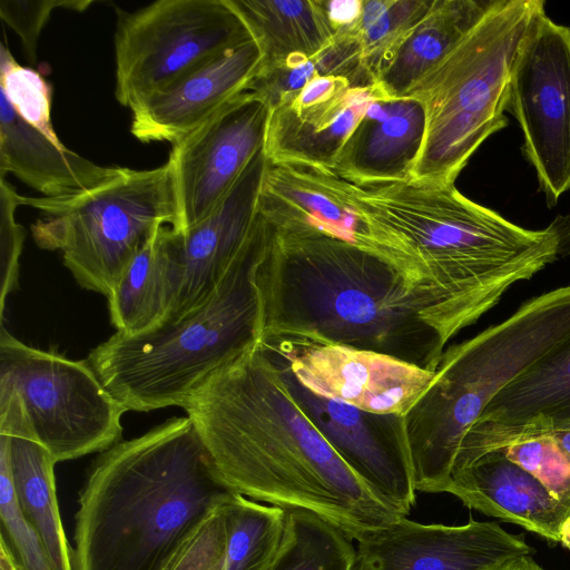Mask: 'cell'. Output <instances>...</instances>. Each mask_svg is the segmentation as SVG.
<instances>
[{
  "label": "cell",
  "mask_w": 570,
  "mask_h": 570,
  "mask_svg": "<svg viewBox=\"0 0 570 570\" xmlns=\"http://www.w3.org/2000/svg\"><path fill=\"white\" fill-rule=\"evenodd\" d=\"M333 188L364 226L361 246L404 279L442 345L475 324L515 283L570 256V215L521 227L452 185L413 180Z\"/></svg>",
  "instance_id": "1"
},
{
  "label": "cell",
  "mask_w": 570,
  "mask_h": 570,
  "mask_svg": "<svg viewBox=\"0 0 570 570\" xmlns=\"http://www.w3.org/2000/svg\"><path fill=\"white\" fill-rule=\"evenodd\" d=\"M180 407L234 493L309 511L355 541L404 518L304 414L261 341L213 374Z\"/></svg>",
  "instance_id": "2"
},
{
  "label": "cell",
  "mask_w": 570,
  "mask_h": 570,
  "mask_svg": "<svg viewBox=\"0 0 570 570\" xmlns=\"http://www.w3.org/2000/svg\"><path fill=\"white\" fill-rule=\"evenodd\" d=\"M268 225L256 271L262 341L344 345L436 370L445 347L390 263L311 227Z\"/></svg>",
  "instance_id": "3"
},
{
  "label": "cell",
  "mask_w": 570,
  "mask_h": 570,
  "mask_svg": "<svg viewBox=\"0 0 570 570\" xmlns=\"http://www.w3.org/2000/svg\"><path fill=\"white\" fill-rule=\"evenodd\" d=\"M230 490L188 416L107 449L78 495L73 570H163Z\"/></svg>",
  "instance_id": "4"
},
{
  "label": "cell",
  "mask_w": 570,
  "mask_h": 570,
  "mask_svg": "<svg viewBox=\"0 0 570 570\" xmlns=\"http://www.w3.org/2000/svg\"><path fill=\"white\" fill-rule=\"evenodd\" d=\"M268 233L258 210L248 238L204 301L147 333L116 332L89 353L88 363L116 402L142 412L181 406L213 374L262 341L256 271Z\"/></svg>",
  "instance_id": "5"
},
{
  "label": "cell",
  "mask_w": 570,
  "mask_h": 570,
  "mask_svg": "<svg viewBox=\"0 0 570 570\" xmlns=\"http://www.w3.org/2000/svg\"><path fill=\"white\" fill-rule=\"evenodd\" d=\"M570 345V285L523 302L504 321L444 348L404 415L415 490L445 493L469 429L512 381Z\"/></svg>",
  "instance_id": "6"
},
{
  "label": "cell",
  "mask_w": 570,
  "mask_h": 570,
  "mask_svg": "<svg viewBox=\"0 0 570 570\" xmlns=\"http://www.w3.org/2000/svg\"><path fill=\"white\" fill-rule=\"evenodd\" d=\"M543 0H497L460 42L403 97L416 99L425 131L409 180L452 185L474 151L505 128L521 43Z\"/></svg>",
  "instance_id": "7"
},
{
  "label": "cell",
  "mask_w": 570,
  "mask_h": 570,
  "mask_svg": "<svg viewBox=\"0 0 570 570\" xmlns=\"http://www.w3.org/2000/svg\"><path fill=\"white\" fill-rule=\"evenodd\" d=\"M19 205L42 213L31 225L36 244L61 252L77 283L107 298L138 248L159 226L176 220L168 161L144 170L119 167L105 181L68 198L19 195Z\"/></svg>",
  "instance_id": "8"
},
{
  "label": "cell",
  "mask_w": 570,
  "mask_h": 570,
  "mask_svg": "<svg viewBox=\"0 0 570 570\" xmlns=\"http://www.w3.org/2000/svg\"><path fill=\"white\" fill-rule=\"evenodd\" d=\"M0 387L18 395L35 440L56 462L104 452L121 441L127 411L104 387L87 360L29 346L3 325Z\"/></svg>",
  "instance_id": "9"
},
{
  "label": "cell",
  "mask_w": 570,
  "mask_h": 570,
  "mask_svg": "<svg viewBox=\"0 0 570 570\" xmlns=\"http://www.w3.org/2000/svg\"><path fill=\"white\" fill-rule=\"evenodd\" d=\"M117 12L115 97L129 109L194 67L253 39L228 0H159Z\"/></svg>",
  "instance_id": "10"
},
{
  "label": "cell",
  "mask_w": 570,
  "mask_h": 570,
  "mask_svg": "<svg viewBox=\"0 0 570 570\" xmlns=\"http://www.w3.org/2000/svg\"><path fill=\"white\" fill-rule=\"evenodd\" d=\"M508 110L551 208L570 189V26L546 12L537 19L519 50Z\"/></svg>",
  "instance_id": "11"
},
{
  "label": "cell",
  "mask_w": 570,
  "mask_h": 570,
  "mask_svg": "<svg viewBox=\"0 0 570 570\" xmlns=\"http://www.w3.org/2000/svg\"><path fill=\"white\" fill-rule=\"evenodd\" d=\"M269 115L267 97L246 89L173 144L174 230L187 232L223 199L264 147Z\"/></svg>",
  "instance_id": "12"
},
{
  "label": "cell",
  "mask_w": 570,
  "mask_h": 570,
  "mask_svg": "<svg viewBox=\"0 0 570 570\" xmlns=\"http://www.w3.org/2000/svg\"><path fill=\"white\" fill-rule=\"evenodd\" d=\"M261 343L311 392L373 413L405 415L435 374L370 350L295 340Z\"/></svg>",
  "instance_id": "13"
},
{
  "label": "cell",
  "mask_w": 570,
  "mask_h": 570,
  "mask_svg": "<svg viewBox=\"0 0 570 570\" xmlns=\"http://www.w3.org/2000/svg\"><path fill=\"white\" fill-rule=\"evenodd\" d=\"M267 351L279 364L298 406L332 448L376 494L407 517L415 504L416 490L404 415L367 412L317 395Z\"/></svg>",
  "instance_id": "14"
},
{
  "label": "cell",
  "mask_w": 570,
  "mask_h": 570,
  "mask_svg": "<svg viewBox=\"0 0 570 570\" xmlns=\"http://www.w3.org/2000/svg\"><path fill=\"white\" fill-rule=\"evenodd\" d=\"M532 552L523 535L495 521L423 524L404 517L357 541L353 570H495Z\"/></svg>",
  "instance_id": "15"
},
{
  "label": "cell",
  "mask_w": 570,
  "mask_h": 570,
  "mask_svg": "<svg viewBox=\"0 0 570 570\" xmlns=\"http://www.w3.org/2000/svg\"><path fill=\"white\" fill-rule=\"evenodd\" d=\"M381 97L385 96L376 83L355 86L335 76L311 79L271 107L266 158L332 171L348 136Z\"/></svg>",
  "instance_id": "16"
},
{
  "label": "cell",
  "mask_w": 570,
  "mask_h": 570,
  "mask_svg": "<svg viewBox=\"0 0 570 570\" xmlns=\"http://www.w3.org/2000/svg\"><path fill=\"white\" fill-rule=\"evenodd\" d=\"M262 59L250 39L194 67L130 107V132L142 142L175 144L248 89Z\"/></svg>",
  "instance_id": "17"
},
{
  "label": "cell",
  "mask_w": 570,
  "mask_h": 570,
  "mask_svg": "<svg viewBox=\"0 0 570 570\" xmlns=\"http://www.w3.org/2000/svg\"><path fill=\"white\" fill-rule=\"evenodd\" d=\"M267 164L263 147L209 215L180 234L183 282L175 308L167 320L185 314L204 301L248 238L257 220Z\"/></svg>",
  "instance_id": "18"
},
{
  "label": "cell",
  "mask_w": 570,
  "mask_h": 570,
  "mask_svg": "<svg viewBox=\"0 0 570 570\" xmlns=\"http://www.w3.org/2000/svg\"><path fill=\"white\" fill-rule=\"evenodd\" d=\"M445 493L469 509L518 524L570 549V512L502 451H491L456 472Z\"/></svg>",
  "instance_id": "19"
},
{
  "label": "cell",
  "mask_w": 570,
  "mask_h": 570,
  "mask_svg": "<svg viewBox=\"0 0 570 570\" xmlns=\"http://www.w3.org/2000/svg\"><path fill=\"white\" fill-rule=\"evenodd\" d=\"M424 131L416 99L381 97L348 136L332 173L356 185L409 180Z\"/></svg>",
  "instance_id": "20"
},
{
  "label": "cell",
  "mask_w": 570,
  "mask_h": 570,
  "mask_svg": "<svg viewBox=\"0 0 570 570\" xmlns=\"http://www.w3.org/2000/svg\"><path fill=\"white\" fill-rule=\"evenodd\" d=\"M183 274L181 235L161 225L135 253L108 298L116 332L144 334L165 322L175 308Z\"/></svg>",
  "instance_id": "21"
},
{
  "label": "cell",
  "mask_w": 570,
  "mask_h": 570,
  "mask_svg": "<svg viewBox=\"0 0 570 570\" xmlns=\"http://www.w3.org/2000/svg\"><path fill=\"white\" fill-rule=\"evenodd\" d=\"M28 124L0 92V178L7 173L48 198H68L116 174Z\"/></svg>",
  "instance_id": "22"
},
{
  "label": "cell",
  "mask_w": 570,
  "mask_h": 570,
  "mask_svg": "<svg viewBox=\"0 0 570 570\" xmlns=\"http://www.w3.org/2000/svg\"><path fill=\"white\" fill-rule=\"evenodd\" d=\"M258 210L276 227H311L358 245L364 226L333 188L331 171L292 164L265 169Z\"/></svg>",
  "instance_id": "23"
},
{
  "label": "cell",
  "mask_w": 570,
  "mask_h": 570,
  "mask_svg": "<svg viewBox=\"0 0 570 570\" xmlns=\"http://www.w3.org/2000/svg\"><path fill=\"white\" fill-rule=\"evenodd\" d=\"M262 53L259 70L311 59L336 33L323 0H228Z\"/></svg>",
  "instance_id": "24"
},
{
  "label": "cell",
  "mask_w": 570,
  "mask_h": 570,
  "mask_svg": "<svg viewBox=\"0 0 570 570\" xmlns=\"http://www.w3.org/2000/svg\"><path fill=\"white\" fill-rule=\"evenodd\" d=\"M497 0H433L423 19L382 66L375 83L389 98L403 97L485 16Z\"/></svg>",
  "instance_id": "25"
},
{
  "label": "cell",
  "mask_w": 570,
  "mask_h": 570,
  "mask_svg": "<svg viewBox=\"0 0 570 570\" xmlns=\"http://www.w3.org/2000/svg\"><path fill=\"white\" fill-rule=\"evenodd\" d=\"M8 446L12 482L19 507L41 538L55 570L72 569L56 490L52 454L38 441L1 434Z\"/></svg>",
  "instance_id": "26"
},
{
  "label": "cell",
  "mask_w": 570,
  "mask_h": 570,
  "mask_svg": "<svg viewBox=\"0 0 570 570\" xmlns=\"http://www.w3.org/2000/svg\"><path fill=\"white\" fill-rule=\"evenodd\" d=\"M534 417L570 421V345L508 384L475 423L521 424Z\"/></svg>",
  "instance_id": "27"
},
{
  "label": "cell",
  "mask_w": 570,
  "mask_h": 570,
  "mask_svg": "<svg viewBox=\"0 0 570 570\" xmlns=\"http://www.w3.org/2000/svg\"><path fill=\"white\" fill-rule=\"evenodd\" d=\"M226 570H269L283 542L286 510L232 492L223 504Z\"/></svg>",
  "instance_id": "28"
},
{
  "label": "cell",
  "mask_w": 570,
  "mask_h": 570,
  "mask_svg": "<svg viewBox=\"0 0 570 570\" xmlns=\"http://www.w3.org/2000/svg\"><path fill=\"white\" fill-rule=\"evenodd\" d=\"M355 560L356 549L340 529L309 511L289 509L269 570H353Z\"/></svg>",
  "instance_id": "29"
},
{
  "label": "cell",
  "mask_w": 570,
  "mask_h": 570,
  "mask_svg": "<svg viewBox=\"0 0 570 570\" xmlns=\"http://www.w3.org/2000/svg\"><path fill=\"white\" fill-rule=\"evenodd\" d=\"M432 3L433 0H363L357 19L343 27L356 41L362 66L374 83L387 58Z\"/></svg>",
  "instance_id": "30"
},
{
  "label": "cell",
  "mask_w": 570,
  "mask_h": 570,
  "mask_svg": "<svg viewBox=\"0 0 570 570\" xmlns=\"http://www.w3.org/2000/svg\"><path fill=\"white\" fill-rule=\"evenodd\" d=\"M0 55V92L22 119L59 140L50 117L52 89L49 82L37 70L19 65L3 43Z\"/></svg>",
  "instance_id": "31"
},
{
  "label": "cell",
  "mask_w": 570,
  "mask_h": 570,
  "mask_svg": "<svg viewBox=\"0 0 570 570\" xmlns=\"http://www.w3.org/2000/svg\"><path fill=\"white\" fill-rule=\"evenodd\" d=\"M0 519L6 538L22 570H55L36 529L23 515L12 482L8 446L0 436Z\"/></svg>",
  "instance_id": "32"
},
{
  "label": "cell",
  "mask_w": 570,
  "mask_h": 570,
  "mask_svg": "<svg viewBox=\"0 0 570 570\" xmlns=\"http://www.w3.org/2000/svg\"><path fill=\"white\" fill-rule=\"evenodd\" d=\"M499 451L532 474L570 512V460L551 438L522 436Z\"/></svg>",
  "instance_id": "33"
},
{
  "label": "cell",
  "mask_w": 570,
  "mask_h": 570,
  "mask_svg": "<svg viewBox=\"0 0 570 570\" xmlns=\"http://www.w3.org/2000/svg\"><path fill=\"white\" fill-rule=\"evenodd\" d=\"M223 504L185 538L163 570H226L227 529Z\"/></svg>",
  "instance_id": "34"
},
{
  "label": "cell",
  "mask_w": 570,
  "mask_h": 570,
  "mask_svg": "<svg viewBox=\"0 0 570 570\" xmlns=\"http://www.w3.org/2000/svg\"><path fill=\"white\" fill-rule=\"evenodd\" d=\"M551 438L570 460V421L554 422L534 417L521 424L474 423L465 435V449L474 459L501 450L514 440L528 435Z\"/></svg>",
  "instance_id": "35"
},
{
  "label": "cell",
  "mask_w": 570,
  "mask_h": 570,
  "mask_svg": "<svg viewBox=\"0 0 570 570\" xmlns=\"http://www.w3.org/2000/svg\"><path fill=\"white\" fill-rule=\"evenodd\" d=\"M19 195L9 181L0 183V315L3 318L7 296L17 288L19 257L24 240V229L17 223L14 213Z\"/></svg>",
  "instance_id": "36"
},
{
  "label": "cell",
  "mask_w": 570,
  "mask_h": 570,
  "mask_svg": "<svg viewBox=\"0 0 570 570\" xmlns=\"http://www.w3.org/2000/svg\"><path fill=\"white\" fill-rule=\"evenodd\" d=\"M92 1L87 0H1L0 14L11 29L20 37L22 47L30 61L37 58V43L41 30L57 8L83 11Z\"/></svg>",
  "instance_id": "37"
},
{
  "label": "cell",
  "mask_w": 570,
  "mask_h": 570,
  "mask_svg": "<svg viewBox=\"0 0 570 570\" xmlns=\"http://www.w3.org/2000/svg\"><path fill=\"white\" fill-rule=\"evenodd\" d=\"M363 0L326 1L330 19L336 30L353 23L362 8Z\"/></svg>",
  "instance_id": "38"
},
{
  "label": "cell",
  "mask_w": 570,
  "mask_h": 570,
  "mask_svg": "<svg viewBox=\"0 0 570 570\" xmlns=\"http://www.w3.org/2000/svg\"><path fill=\"white\" fill-rule=\"evenodd\" d=\"M0 570H22L14 552L2 534L0 541Z\"/></svg>",
  "instance_id": "39"
},
{
  "label": "cell",
  "mask_w": 570,
  "mask_h": 570,
  "mask_svg": "<svg viewBox=\"0 0 570 570\" xmlns=\"http://www.w3.org/2000/svg\"><path fill=\"white\" fill-rule=\"evenodd\" d=\"M495 570H544L531 556H522L508 561Z\"/></svg>",
  "instance_id": "40"
}]
</instances>
